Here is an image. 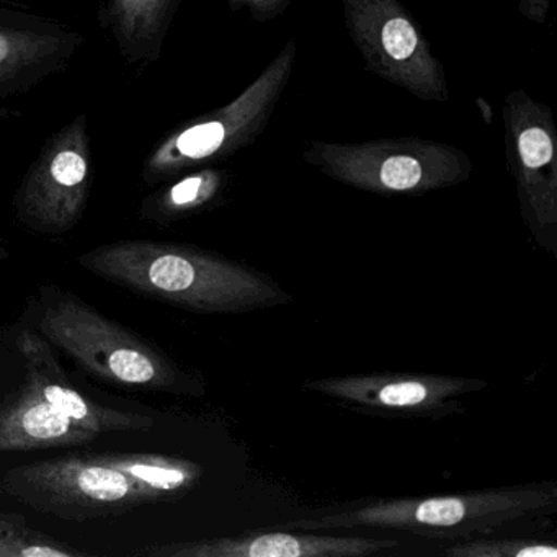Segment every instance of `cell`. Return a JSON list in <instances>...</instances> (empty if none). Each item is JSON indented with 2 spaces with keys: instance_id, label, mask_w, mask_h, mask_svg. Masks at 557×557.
Returning a JSON list of instances; mask_svg holds the SVG:
<instances>
[{
  "instance_id": "1",
  "label": "cell",
  "mask_w": 557,
  "mask_h": 557,
  "mask_svg": "<svg viewBox=\"0 0 557 557\" xmlns=\"http://www.w3.org/2000/svg\"><path fill=\"white\" fill-rule=\"evenodd\" d=\"M77 260L115 285L203 314H239L289 301L263 273L175 243L120 240Z\"/></svg>"
},
{
  "instance_id": "2",
  "label": "cell",
  "mask_w": 557,
  "mask_h": 557,
  "mask_svg": "<svg viewBox=\"0 0 557 557\" xmlns=\"http://www.w3.org/2000/svg\"><path fill=\"white\" fill-rule=\"evenodd\" d=\"M553 485H518L438 497L374 498L351 502L331 513L301 517L272 530L403 531L423 537L471 540L487 536L510 521L553 510Z\"/></svg>"
},
{
  "instance_id": "3",
  "label": "cell",
  "mask_w": 557,
  "mask_h": 557,
  "mask_svg": "<svg viewBox=\"0 0 557 557\" xmlns=\"http://www.w3.org/2000/svg\"><path fill=\"white\" fill-rule=\"evenodd\" d=\"M298 47L289 40L263 73L226 106L181 123L162 136L143 162L148 185L164 184L185 172L226 161L252 146L272 122L292 79Z\"/></svg>"
},
{
  "instance_id": "4",
  "label": "cell",
  "mask_w": 557,
  "mask_h": 557,
  "mask_svg": "<svg viewBox=\"0 0 557 557\" xmlns=\"http://www.w3.org/2000/svg\"><path fill=\"white\" fill-rule=\"evenodd\" d=\"M302 159L332 181L376 195L443 190L468 181L472 172L461 149L420 138L309 141Z\"/></svg>"
},
{
  "instance_id": "5",
  "label": "cell",
  "mask_w": 557,
  "mask_h": 557,
  "mask_svg": "<svg viewBox=\"0 0 557 557\" xmlns=\"http://www.w3.org/2000/svg\"><path fill=\"white\" fill-rule=\"evenodd\" d=\"M38 325L51 345L102 380L139 389L190 391L161 351L84 302L60 299L45 309Z\"/></svg>"
},
{
  "instance_id": "6",
  "label": "cell",
  "mask_w": 557,
  "mask_h": 557,
  "mask_svg": "<svg viewBox=\"0 0 557 557\" xmlns=\"http://www.w3.org/2000/svg\"><path fill=\"white\" fill-rule=\"evenodd\" d=\"M0 492L40 513L67 521L119 517L149 504L133 479L92 456L47 459L9 469L0 478Z\"/></svg>"
},
{
  "instance_id": "7",
  "label": "cell",
  "mask_w": 557,
  "mask_h": 557,
  "mask_svg": "<svg viewBox=\"0 0 557 557\" xmlns=\"http://www.w3.org/2000/svg\"><path fill=\"white\" fill-rule=\"evenodd\" d=\"M345 27L364 66L423 102H446L448 83L429 38L400 0H342Z\"/></svg>"
},
{
  "instance_id": "8",
  "label": "cell",
  "mask_w": 557,
  "mask_h": 557,
  "mask_svg": "<svg viewBox=\"0 0 557 557\" xmlns=\"http://www.w3.org/2000/svg\"><path fill=\"white\" fill-rule=\"evenodd\" d=\"M94 184V151L86 113L50 136L14 198L17 220L41 234L70 233L83 220Z\"/></svg>"
},
{
  "instance_id": "9",
  "label": "cell",
  "mask_w": 557,
  "mask_h": 557,
  "mask_svg": "<svg viewBox=\"0 0 557 557\" xmlns=\"http://www.w3.org/2000/svg\"><path fill=\"white\" fill-rule=\"evenodd\" d=\"M485 383L443 374L371 373L311 381L305 389L370 416L442 419L461 410L459 399Z\"/></svg>"
},
{
  "instance_id": "10",
  "label": "cell",
  "mask_w": 557,
  "mask_h": 557,
  "mask_svg": "<svg viewBox=\"0 0 557 557\" xmlns=\"http://www.w3.org/2000/svg\"><path fill=\"white\" fill-rule=\"evenodd\" d=\"M504 129L508 165L517 181L521 210L536 233H554L557 133L553 112L524 90H513L505 99Z\"/></svg>"
},
{
  "instance_id": "11",
  "label": "cell",
  "mask_w": 557,
  "mask_h": 557,
  "mask_svg": "<svg viewBox=\"0 0 557 557\" xmlns=\"http://www.w3.org/2000/svg\"><path fill=\"white\" fill-rule=\"evenodd\" d=\"M86 44L76 28L22 0H0V99L25 96L70 70Z\"/></svg>"
},
{
  "instance_id": "12",
  "label": "cell",
  "mask_w": 557,
  "mask_h": 557,
  "mask_svg": "<svg viewBox=\"0 0 557 557\" xmlns=\"http://www.w3.org/2000/svg\"><path fill=\"white\" fill-rule=\"evenodd\" d=\"M396 537L344 536L308 531L249 530L239 536L151 544L149 557H370L399 546Z\"/></svg>"
},
{
  "instance_id": "13",
  "label": "cell",
  "mask_w": 557,
  "mask_h": 557,
  "mask_svg": "<svg viewBox=\"0 0 557 557\" xmlns=\"http://www.w3.org/2000/svg\"><path fill=\"white\" fill-rule=\"evenodd\" d=\"M18 350L27 368L28 386L79 425L97 433L146 432L154 426L151 417L110 409L84 396L58 363L51 344L44 335L22 332Z\"/></svg>"
},
{
  "instance_id": "14",
  "label": "cell",
  "mask_w": 557,
  "mask_h": 557,
  "mask_svg": "<svg viewBox=\"0 0 557 557\" xmlns=\"http://www.w3.org/2000/svg\"><path fill=\"white\" fill-rule=\"evenodd\" d=\"M97 435L54 409L27 383L0 403V453L87 445Z\"/></svg>"
},
{
  "instance_id": "15",
  "label": "cell",
  "mask_w": 557,
  "mask_h": 557,
  "mask_svg": "<svg viewBox=\"0 0 557 557\" xmlns=\"http://www.w3.org/2000/svg\"><path fill=\"white\" fill-rule=\"evenodd\" d=\"M182 2L184 0H102L99 24L129 66L148 67L162 57Z\"/></svg>"
},
{
  "instance_id": "16",
  "label": "cell",
  "mask_w": 557,
  "mask_h": 557,
  "mask_svg": "<svg viewBox=\"0 0 557 557\" xmlns=\"http://www.w3.org/2000/svg\"><path fill=\"white\" fill-rule=\"evenodd\" d=\"M96 461L123 472L138 484L149 504L171 502L187 495L203 478V468L197 462L161 455H96Z\"/></svg>"
},
{
  "instance_id": "17",
  "label": "cell",
  "mask_w": 557,
  "mask_h": 557,
  "mask_svg": "<svg viewBox=\"0 0 557 557\" xmlns=\"http://www.w3.org/2000/svg\"><path fill=\"white\" fill-rule=\"evenodd\" d=\"M172 181L174 182L143 200L141 216L145 220L172 223L211 207L230 187L231 175L223 169L205 165L185 172Z\"/></svg>"
},
{
  "instance_id": "18",
  "label": "cell",
  "mask_w": 557,
  "mask_h": 557,
  "mask_svg": "<svg viewBox=\"0 0 557 557\" xmlns=\"http://www.w3.org/2000/svg\"><path fill=\"white\" fill-rule=\"evenodd\" d=\"M79 556L87 554L28 527L21 515L0 513V557Z\"/></svg>"
},
{
  "instance_id": "19",
  "label": "cell",
  "mask_w": 557,
  "mask_h": 557,
  "mask_svg": "<svg viewBox=\"0 0 557 557\" xmlns=\"http://www.w3.org/2000/svg\"><path fill=\"white\" fill-rule=\"evenodd\" d=\"M443 554L448 557H556L557 547L547 541L487 540L479 536L453 544Z\"/></svg>"
},
{
  "instance_id": "20",
  "label": "cell",
  "mask_w": 557,
  "mask_h": 557,
  "mask_svg": "<svg viewBox=\"0 0 557 557\" xmlns=\"http://www.w3.org/2000/svg\"><path fill=\"white\" fill-rule=\"evenodd\" d=\"M293 0H227L233 12L247 11L250 17L260 22L273 21L285 14Z\"/></svg>"
},
{
  "instance_id": "21",
  "label": "cell",
  "mask_w": 557,
  "mask_h": 557,
  "mask_svg": "<svg viewBox=\"0 0 557 557\" xmlns=\"http://www.w3.org/2000/svg\"><path fill=\"white\" fill-rule=\"evenodd\" d=\"M549 4V0H520L518 9H520V14L527 17L528 21L541 25L546 22Z\"/></svg>"
},
{
  "instance_id": "22",
  "label": "cell",
  "mask_w": 557,
  "mask_h": 557,
  "mask_svg": "<svg viewBox=\"0 0 557 557\" xmlns=\"http://www.w3.org/2000/svg\"><path fill=\"white\" fill-rule=\"evenodd\" d=\"M22 119V112L9 107H0V122H9V120Z\"/></svg>"
}]
</instances>
